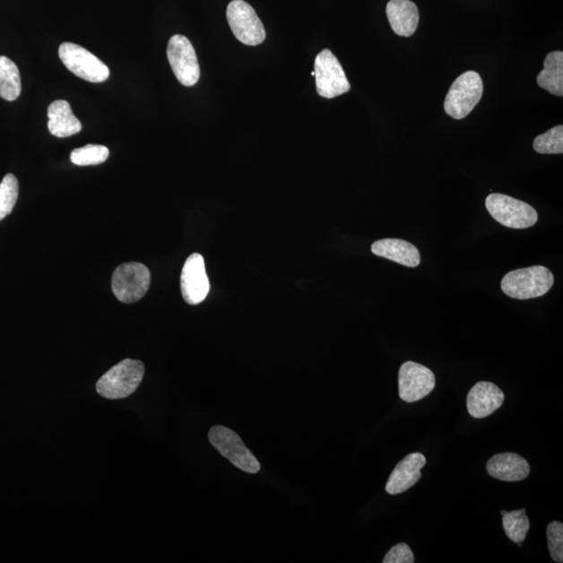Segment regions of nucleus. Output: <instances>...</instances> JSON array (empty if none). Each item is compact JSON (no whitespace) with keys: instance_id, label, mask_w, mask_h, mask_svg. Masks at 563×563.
I'll return each instance as SVG.
<instances>
[{"instance_id":"obj_11","label":"nucleus","mask_w":563,"mask_h":563,"mask_svg":"<svg viewBox=\"0 0 563 563\" xmlns=\"http://www.w3.org/2000/svg\"><path fill=\"white\" fill-rule=\"evenodd\" d=\"M435 383L431 369L420 363L405 362L399 372L400 398L407 403L420 401L433 392Z\"/></svg>"},{"instance_id":"obj_1","label":"nucleus","mask_w":563,"mask_h":563,"mask_svg":"<svg viewBox=\"0 0 563 563\" xmlns=\"http://www.w3.org/2000/svg\"><path fill=\"white\" fill-rule=\"evenodd\" d=\"M144 374L143 361L125 359L101 376L96 392L108 400L126 399L136 392Z\"/></svg>"},{"instance_id":"obj_22","label":"nucleus","mask_w":563,"mask_h":563,"mask_svg":"<svg viewBox=\"0 0 563 563\" xmlns=\"http://www.w3.org/2000/svg\"><path fill=\"white\" fill-rule=\"evenodd\" d=\"M533 149L542 155H559L563 152V126L552 127L533 141Z\"/></svg>"},{"instance_id":"obj_3","label":"nucleus","mask_w":563,"mask_h":563,"mask_svg":"<svg viewBox=\"0 0 563 563\" xmlns=\"http://www.w3.org/2000/svg\"><path fill=\"white\" fill-rule=\"evenodd\" d=\"M483 95V82L476 72L458 76L446 94L445 111L454 119H463L473 110Z\"/></svg>"},{"instance_id":"obj_24","label":"nucleus","mask_w":563,"mask_h":563,"mask_svg":"<svg viewBox=\"0 0 563 563\" xmlns=\"http://www.w3.org/2000/svg\"><path fill=\"white\" fill-rule=\"evenodd\" d=\"M19 194V185L15 176L6 175L0 183V221L5 219L14 209Z\"/></svg>"},{"instance_id":"obj_19","label":"nucleus","mask_w":563,"mask_h":563,"mask_svg":"<svg viewBox=\"0 0 563 563\" xmlns=\"http://www.w3.org/2000/svg\"><path fill=\"white\" fill-rule=\"evenodd\" d=\"M537 84L549 93L563 95V53L552 51L545 59V67L537 76Z\"/></svg>"},{"instance_id":"obj_2","label":"nucleus","mask_w":563,"mask_h":563,"mask_svg":"<svg viewBox=\"0 0 563 563\" xmlns=\"http://www.w3.org/2000/svg\"><path fill=\"white\" fill-rule=\"evenodd\" d=\"M554 284L551 271L541 265L521 268L505 274L502 290L509 298L530 299L542 297Z\"/></svg>"},{"instance_id":"obj_8","label":"nucleus","mask_w":563,"mask_h":563,"mask_svg":"<svg viewBox=\"0 0 563 563\" xmlns=\"http://www.w3.org/2000/svg\"><path fill=\"white\" fill-rule=\"evenodd\" d=\"M59 56L69 72L82 80L102 82L110 76V70L106 64L78 44L62 43Z\"/></svg>"},{"instance_id":"obj_23","label":"nucleus","mask_w":563,"mask_h":563,"mask_svg":"<svg viewBox=\"0 0 563 563\" xmlns=\"http://www.w3.org/2000/svg\"><path fill=\"white\" fill-rule=\"evenodd\" d=\"M110 152L104 145L88 144L76 149L70 155L74 165H99L107 161Z\"/></svg>"},{"instance_id":"obj_13","label":"nucleus","mask_w":563,"mask_h":563,"mask_svg":"<svg viewBox=\"0 0 563 563\" xmlns=\"http://www.w3.org/2000/svg\"><path fill=\"white\" fill-rule=\"evenodd\" d=\"M504 393L496 384L478 382L466 398V407L472 418L484 419L496 412L503 405Z\"/></svg>"},{"instance_id":"obj_25","label":"nucleus","mask_w":563,"mask_h":563,"mask_svg":"<svg viewBox=\"0 0 563 563\" xmlns=\"http://www.w3.org/2000/svg\"><path fill=\"white\" fill-rule=\"evenodd\" d=\"M548 547L550 555L555 562L563 561V524L554 521L547 528Z\"/></svg>"},{"instance_id":"obj_6","label":"nucleus","mask_w":563,"mask_h":563,"mask_svg":"<svg viewBox=\"0 0 563 563\" xmlns=\"http://www.w3.org/2000/svg\"><path fill=\"white\" fill-rule=\"evenodd\" d=\"M151 285V273L145 265L132 262L119 265L112 277V290L120 302L131 304L143 299Z\"/></svg>"},{"instance_id":"obj_5","label":"nucleus","mask_w":563,"mask_h":563,"mask_svg":"<svg viewBox=\"0 0 563 563\" xmlns=\"http://www.w3.org/2000/svg\"><path fill=\"white\" fill-rule=\"evenodd\" d=\"M208 437L210 444L236 468L247 473L260 472L261 464L257 458L243 444L239 435L231 429L225 426H213L210 429Z\"/></svg>"},{"instance_id":"obj_26","label":"nucleus","mask_w":563,"mask_h":563,"mask_svg":"<svg viewBox=\"0 0 563 563\" xmlns=\"http://www.w3.org/2000/svg\"><path fill=\"white\" fill-rule=\"evenodd\" d=\"M415 561L411 549L404 542H400L389 550L383 563H413Z\"/></svg>"},{"instance_id":"obj_10","label":"nucleus","mask_w":563,"mask_h":563,"mask_svg":"<svg viewBox=\"0 0 563 563\" xmlns=\"http://www.w3.org/2000/svg\"><path fill=\"white\" fill-rule=\"evenodd\" d=\"M168 57L178 81L186 87L195 86L200 80L201 69L195 50L188 38L182 35L172 36L169 42Z\"/></svg>"},{"instance_id":"obj_21","label":"nucleus","mask_w":563,"mask_h":563,"mask_svg":"<svg viewBox=\"0 0 563 563\" xmlns=\"http://www.w3.org/2000/svg\"><path fill=\"white\" fill-rule=\"evenodd\" d=\"M503 528L510 541L522 543L526 540L530 528L526 509L510 511L503 515Z\"/></svg>"},{"instance_id":"obj_20","label":"nucleus","mask_w":563,"mask_h":563,"mask_svg":"<svg viewBox=\"0 0 563 563\" xmlns=\"http://www.w3.org/2000/svg\"><path fill=\"white\" fill-rule=\"evenodd\" d=\"M22 94L21 73L9 57L0 56V98L13 101Z\"/></svg>"},{"instance_id":"obj_7","label":"nucleus","mask_w":563,"mask_h":563,"mask_svg":"<svg viewBox=\"0 0 563 563\" xmlns=\"http://www.w3.org/2000/svg\"><path fill=\"white\" fill-rule=\"evenodd\" d=\"M227 19L237 40L246 46H259L265 40L264 23L251 4L243 0H233L228 5Z\"/></svg>"},{"instance_id":"obj_16","label":"nucleus","mask_w":563,"mask_h":563,"mask_svg":"<svg viewBox=\"0 0 563 563\" xmlns=\"http://www.w3.org/2000/svg\"><path fill=\"white\" fill-rule=\"evenodd\" d=\"M386 14L390 27L396 35L411 37L418 29L420 13L417 4L411 0H390Z\"/></svg>"},{"instance_id":"obj_12","label":"nucleus","mask_w":563,"mask_h":563,"mask_svg":"<svg viewBox=\"0 0 563 563\" xmlns=\"http://www.w3.org/2000/svg\"><path fill=\"white\" fill-rule=\"evenodd\" d=\"M182 296L188 305L204 302L210 291L204 260L200 254H192L185 262L181 274Z\"/></svg>"},{"instance_id":"obj_27","label":"nucleus","mask_w":563,"mask_h":563,"mask_svg":"<svg viewBox=\"0 0 563 563\" xmlns=\"http://www.w3.org/2000/svg\"><path fill=\"white\" fill-rule=\"evenodd\" d=\"M311 75L316 76V73L315 72L311 73Z\"/></svg>"},{"instance_id":"obj_14","label":"nucleus","mask_w":563,"mask_h":563,"mask_svg":"<svg viewBox=\"0 0 563 563\" xmlns=\"http://www.w3.org/2000/svg\"><path fill=\"white\" fill-rule=\"evenodd\" d=\"M427 463V459L421 453L409 454L395 466L389 476L386 484V492L389 495H400L417 484L421 478L420 470Z\"/></svg>"},{"instance_id":"obj_17","label":"nucleus","mask_w":563,"mask_h":563,"mask_svg":"<svg viewBox=\"0 0 563 563\" xmlns=\"http://www.w3.org/2000/svg\"><path fill=\"white\" fill-rule=\"evenodd\" d=\"M372 252L377 257L392 260L407 267H418L420 264V255L417 247L402 239L377 240L373 243Z\"/></svg>"},{"instance_id":"obj_4","label":"nucleus","mask_w":563,"mask_h":563,"mask_svg":"<svg viewBox=\"0 0 563 563\" xmlns=\"http://www.w3.org/2000/svg\"><path fill=\"white\" fill-rule=\"evenodd\" d=\"M485 204L492 219L504 227L527 229L533 227L539 221V215L533 207L508 195H489L486 197Z\"/></svg>"},{"instance_id":"obj_15","label":"nucleus","mask_w":563,"mask_h":563,"mask_svg":"<svg viewBox=\"0 0 563 563\" xmlns=\"http://www.w3.org/2000/svg\"><path fill=\"white\" fill-rule=\"evenodd\" d=\"M486 470L492 478L501 481L517 482L529 476L530 465L526 459L515 453H501L489 460Z\"/></svg>"},{"instance_id":"obj_18","label":"nucleus","mask_w":563,"mask_h":563,"mask_svg":"<svg viewBox=\"0 0 563 563\" xmlns=\"http://www.w3.org/2000/svg\"><path fill=\"white\" fill-rule=\"evenodd\" d=\"M48 130L51 135L66 138L82 131L81 121L74 117L69 102L55 100L51 102L48 111Z\"/></svg>"},{"instance_id":"obj_9","label":"nucleus","mask_w":563,"mask_h":563,"mask_svg":"<svg viewBox=\"0 0 563 563\" xmlns=\"http://www.w3.org/2000/svg\"><path fill=\"white\" fill-rule=\"evenodd\" d=\"M316 91L325 99H334L351 91L342 64L330 49H324L315 62Z\"/></svg>"}]
</instances>
